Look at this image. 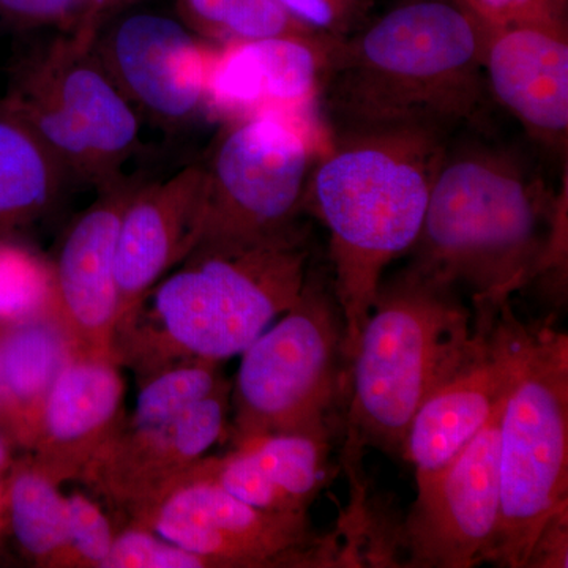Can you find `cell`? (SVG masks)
I'll return each mask as SVG.
<instances>
[{"mask_svg":"<svg viewBox=\"0 0 568 568\" xmlns=\"http://www.w3.org/2000/svg\"><path fill=\"white\" fill-rule=\"evenodd\" d=\"M484 69L497 102L521 122L530 136L556 151L566 149V21H526L485 29Z\"/></svg>","mask_w":568,"mask_h":568,"instance_id":"d6986e66","label":"cell"},{"mask_svg":"<svg viewBox=\"0 0 568 568\" xmlns=\"http://www.w3.org/2000/svg\"><path fill=\"white\" fill-rule=\"evenodd\" d=\"M312 36L233 41L216 48L207 80V108L231 121L275 114L316 123L325 52Z\"/></svg>","mask_w":568,"mask_h":568,"instance_id":"e0dca14e","label":"cell"},{"mask_svg":"<svg viewBox=\"0 0 568 568\" xmlns=\"http://www.w3.org/2000/svg\"><path fill=\"white\" fill-rule=\"evenodd\" d=\"M310 274L308 227L200 244L122 317L112 355L134 377L186 358L242 354L293 308Z\"/></svg>","mask_w":568,"mask_h":568,"instance_id":"7a4b0ae2","label":"cell"},{"mask_svg":"<svg viewBox=\"0 0 568 568\" xmlns=\"http://www.w3.org/2000/svg\"><path fill=\"white\" fill-rule=\"evenodd\" d=\"M499 526L488 564L526 568L545 526L568 511V336L523 327L499 426Z\"/></svg>","mask_w":568,"mask_h":568,"instance_id":"8992f818","label":"cell"},{"mask_svg":"<svg viewBox=\"0 0 568 568\" xmlns=\"http://www.w3.org/2000/svg\"><path fill=\"white\" fill-rule=\"evenodd\" d=\"M97 52L138 114L166 129L192 122L207 108L213 48L189 26L159 13L119 21Z\"/></svg>","mask_w":568,"mask_h":568,"instance_id":"5bb4252c","label":"cell"},{"mask_svg":"<svg viewBox=\"0 0 568 568\" xmlns=\"http://www.w3.org/2000/svg\"><path fill=\"white\" fill-rule=\"evenodd\" d=\"M347 362L345 321L332 284L310 272L293 308L242 353L231 388V446L268 435L332 440Z\"/></svg>","mask_w":568,"mask_h":568,"instance_id":"52a82bcc","label":"cell"},{"mask_svg":"<svg viewBox=\"0 0 568 568\" xmlns=\"http://www.w3.org/2000/svg\"><path fill=\"white\" fill-rule=\"evenodd\" d=\"M115 528L103 507L82 491L67 496L65 544L54 568H103Z\"/></svg>","mask_w":568,"mask_h":568,"instance_id":"4316f807","label":"cell"},{"mask_svg":"<svg viewBox=\"0 0 568 568\" xmlns=\"http://www.w3.org/2000/svg\"><path fill=\"white\" fill-rule=\"evenodd\" d=\"M58 315L54 272L31 246L0 239V328Z\"/></svg>","mask_w":568,"mask_h":568,"instance_id":"484cf974","label":"cell"},{"mask_svg":"<svg viewBox=\"0 0 568 568\" xmlns=\"http://www.w3.org/2000/svg\"><path fill=\"white\" fill-rule=\"evenodd\" d=\"M69 174L37 134L0 102V239L54 207Z\"/></svg>","mask_w":568,"mask_h":568,"instance_id":"7402d4cb","label":"cell"},{"mask_svg":"<svg viewBox=\"0 0 568 568\" xmlns=\"http://www.w3.org/2000/svg\"><path fill=\"white\" fill-rule=\"evenodd\" d=\"M223 362L186 358L164 365L138 379L136 405L125 416L133 426L163 424L230 386Z\"/></svg>","mask_w":568,"mask_h":568,"instance_id":"d4e9b609","label":"cell"},{"mask_svg":"<svg viewBox=\"0 0 568 568\" xmlns=\"http://www.w3.org/2000/svg\"><path fill=\"white\" fill-rule=\"evenodd\" d=\"M567 194L517 156L484 145L446 151L437 170L413 265L473 301L508 302L562 263Z\"/></svg>","mask_w":568,"mask_h":568,"instance_id":"3957f363","label":"cell"},{"mask_svg":"<svg viewBox=\"0 0 568 568\" xmlns=\"http://www.w3.org/2000/svg\"><path fill=\"white\" fill-rule=\"evenodd\" d=\"M0 426L7 429L6 402H3L2 381H0Z\"/></svg>","mask_w":568,"mask_h":568,"instance_id":"836d02e7","label":"cell"},{"mask_svg":"<svg viewBox=\"0 0 568 568\" xmlns=\"http://www.w3.org/2000/svg\"><path fill=\"white\" fill-rule=\"evenodd\" d=\"M100 20L82 22L14 70L0 100L62 164L69 178L102 190L121 181L141 149L140 114L97 52Z\"/></svg>","mask_w":568,"mask_h":568,"instance_id":"ba28073f","label":"cell"},{"mask_svg":"<svg viewBox=\"0 0 568 568\" xmlns=\"http://www.w3.org/2000/svg\"><path fill=\"white\" fill-rule=\"evenodd\" d=\"M122 369L110 353L77 349L44 399L29 459L61 487L81 481L125 420Z\"/></svg>","mask_w":568,"mask_h":568,"instance_id":"9a60e30c","label":"cell"},{"mask_svg":"<svg viewBox=\"0 0 568 568\" xmlns=\"http://www.w3.org/2000/svg\"><path fill=\"white\" fill-rule=\"evenodd\" d=\"M103 568H213L196 552L179 547L144 526L125 523L115 530Z\"/></svg>","mask_w":568,"mask_h":568,"instance_id":"83f0119b","label":"cell"},{"mask_svg":"<svg viewBox=\"0 0 568 568\" xmlns=\"http://www.w3.org/2000/svg\"><path fill=\"white\" fill-rule=\"evenodd\" d=\"M473 308L416 265L381 283L353 355L346 446L403 458L418 407L465 357Z\"/></svg>","mask_w":568,"mask_h":568,"instance_id":"5b68a950","label":"cell"},{"mask_svg":"<svg viewBox=\"0 0 568 568\" xmlns=\"http://www.w3.org/2000/svg\"><path fill=\"white\" fill-rule=\"evenodd\" d=\"M331 448V440L323 437L257 436L224 455H205L185 477L211 480L263 510L308 514L335 476Z\"/></svg>","mask_w":568,"mask_h":568,"instance_id":"ffe728a7","label":"cell"},{"mask_svg":"<svg viewBox=\"0 0 568 568\" xmlns=\"http://www.w3.org/2000/svg\"><path fill=\"white\" fill-rule=\"evenodd\" d=\"M485 29L457 2L417 0L347 43H328L324 80L343 126L450 130L481 103Z\"/></svg>","mask_w":568,"mask_h":568,"instance_id":"277c9868","label":"cell"},{"mask_svg":"<svg viewBox=\"0 0 568 568\" xmlns=\"http://www.w3.org/2000/svg\"><path fill=\"white\" fill-rule=\"evenodd\" d=\"M138 183L121 181L70 224L51 261L58 316L78 349L112 354L119 324L118 235L122 212Z\"/></svg>","mask_w":568,"mask_h":568,"instance_id":"2e32d148","label":"cell"},{"mask_svg":"<svg viewBox=\"0 0 568 568\" xmlns=\"http://www.w3.org/2000/svg\"><path fill=\"white\" fill-rule=\"evenodd\" d=\"M487 31L517 22L564 20L566 0H454Z\"/></svg>","mask_w":568,"mask_h":568,"instance_id":"f546056e","label":"cell"},{"mask_svg":"<svg viewBox=\"0 0 568 568\" xmlns=\"http://www.w3.org/2000/svg\"><path fill=\"white\" fill-rule=\"evenodd\" d=\"M6 503L24 555L37 566L54 568L65 544L67 496L61 485L28 458L11 473Z\"/></svg>","mask_w":568,"mask_h":568,"instance_id":"603a6c76","label":"cell"},{"mask_svg":"<svg viewBox=\"0 0 568 568\" xmlns=\"http://www.w3.org/2000/svg\"><path fill=\"white\" fill-rule=\"evenodd\" d=\"M213 568L354 567L336 534L313 528L308 514L250 506L211 480L185 477L140 523Z\"/></svg>","mask_w":568,"mask_h":568,"instance_id":"30bf717a","label":"cell"},{"mask_svg":"<svg viewBox=\"0 0 568 568\" xmlns=\"http://www.w3.org/2000/svg\"><path fill=\"white\" fill-rule=\"evenodd\" d=\"M186 26L201 39L233 41L278 36H312L276 0H178Z\"/></svg>","mask_w":568,"mask_h":568,"instance_id":"cb8c5ba5","label":"cell"},{"mask_svg":"<svg viewBox=\"0 0 568 568\" xmlns=\"http://www.w3.org/2000/svg\"><path fill=\"white\" fill-rule=\"evenodd\" d=\"M77 349L58 315L0 328L7 432L22 447L31 444L41 406Z\"/></svg>","mask_w":568,"mask_h":568,"instance_id":"44dd1931","label":"cell"},{"mask_svg":"<svg viewBox=\"0 0 568 568\" xmlns=\"http://www.w3.org/2000/svg\"><path fill=\"white\" fill-rule=\"evenodd\" d=\"M204 207L201 164L166 181L134 186L119 224V323L200 244Z\"/></svg>","mask_w":568,"mask_h":568,"instance_id":"ac0fdd59","label":"cell"},{"mask_svg":"<svg viewBox=\"0 0 568 568\" xmlns=\"http://www.w3.org/2000/svg\"><path fill=\"white\" fill-rule=\"evenodd\" d=\"M325 145L316 123L275 114L231 121L204 164L200 244L252 241L297 223Z\"/></svg>","mask_w":568,"mask_h":568,"instance_id":"9c48e42d","label":"cell"},{"mask_svg":"<svg viewBox=\"0 0 568 568\" xmlns=\"http://www.w3.org/2000/svg\"><path fill=\"white\" fill-rule=\"evenodd\" d=\"M310 29L334 28L345 14L349 0H276Z\"/></svg>","mask_w":568,"mask_h":568,"instance_id":"1f68e13d","label":"cell"},{"mask_svg":"<svg viewBox=\"0 0 568 568\" xmlns=\"http://www.w3.org/2000/svg\"><path fill=\"white\" fill-rule=\"evenodd\" d=\"M568 511L551 519L538 536L526 568H566Z\"/></svg>","mask_w":568,"mask_h":568,"instance_id":"4dcf8cb0","label":"cell"},{"mask_svg":"<svg viewBox=\"0 0 568 568\" xmlns=\"http://www.w3.org/2000/svg\"><path fill=\"white\" fill-rule=\"evenodd\" d=\"M446 136L424 123L343 126L313 170L305 205L331 237L332 290L349 362L384 272L420 235Z\"/></svg>","mask_w":568,"mask_h":568,"instance_id":"6da1fadb","label":"cell"},{"mask_svg":"<svg viewBox=\"0 0 568 568\" xmlns=\"http://www.w3.org/2000/svg\"><path fill=\"white\" fill-rule=\"evenodd\" d=\"M102 0H0V21L20 28L55 26L70 31L92 18H102Z\"/></svg>","mask_w":568,"mask_h":568,"instance_id":"f1b7e54d","label":"cell"},{"mask_svg":"<svg viewBox=\"0 0 568 568\" xmlns=\"http://www.w3.org/2000/svg\"><path fill=\"white\" fill-rule=\"evenodd\" d=\"M9 463V447H7L6 437L0 433V470Z\"/></svg>","mask_w":568,"mask_h":568,"instance_id":"d6a6232c","label":"cell"},{"mask_svg":"<svg viewBox=\"0 0 568 568\" xmlns=\"http://www.w3.org/2000/svg\"><path fill=\"white\" fill-rule=\"evenodd\" d=\"M507 398V396H506ZM506 399L440 473L417 485L396 532L406 567L470 568L488 564L499 526V426Z\"/></svg>","mask_w":568,"mask_h":568,"instance_id":"7c38bea8","label":"cell"},{"mask_svg":"<svg viewBox=\"0 0 568 568\" xmlns=\"http://www.w3.org/2000/svg\"><path fill=\"white\" fill-rule=\"evenodd\" d=\"M102 2L104 3V6H106L108 9V7L114 6V3L121 2V0H102Z\"/></svg>","mask_w":568,"mask_h":568,"instance_id":"e575fe53","label":"cell"},{"mask_svg":"<svg viewBox=\"0 0 568 568\" xmlns=\"http://www.w3.org/2000/svg\"><path fill=\"white\" fill-rule=\"evenodd\" d=\"M231 388L233 383L163 424L133 426L122 422L81 484L122 514L126 523L142 521L226 436Z\"/></svg>","mask_w":568,"mask_h":568,"instance_id":"4fadbf2b","label":"cell"},{"mask_svg":"<svg viewBox=\"0 0 568 568\" xmlns=\"http://www.w3.org/2000/svg\"><path fill=\"white\" fill-rule=\"evenodd\" d=\"M474 336L462 362L426 396L407 428L403 458L417 485L435 477L484 428L517 372L525 323L510 301H473Z\"/></svg>","mask_w":568,"mask_h":568,"instance_id":"8fae6325","label":"cell"}]
</instances>
